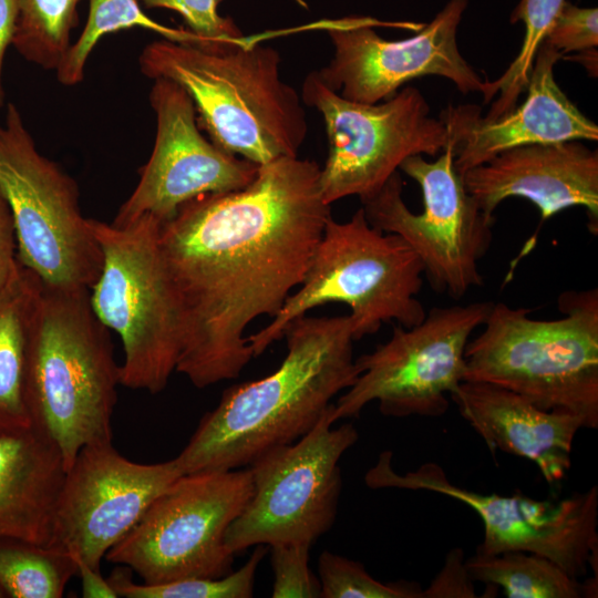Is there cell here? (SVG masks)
<instances>
[{
	"label": "cell",
	"mask_w": 598,
	"mask_h": 598,
	"mask_svg": "<svg viewBox=\"0 0 598 598\" xmlns=\"http://www.w3.org/2000/svg\"><path fill=\"white\" fill-rule=\"evenodd\" d=\"M543 41L559 51L563 56L566 53L597 48V8H581L565 0L549 24Z\"/></svg>",
	"instance_id": "obj_32"
},
{
	"label": "cell",
	"mask_w": 598,
	"mask_h": 598,
	"mask_svg": "<svg viewBox=\"0 0 598 598\" xmlns=\"http://www.w3.org/2000/svg\"><path fill=\"white\" fill-rule=\"evenodd\" d=\"M466 190L489 216L508 197H523L542 223L574 206L585 207L598 234V153L581 141L536 143L506 150L462 175Z\"/></svg>",
	"instance_id": "obj_19"
},
{
	"label": "cell",
	"mask_w": 598,
	"mask_h": 598,
	"mask_svg": "<svg viewBox=\"0 0 598 598\" xmlns=\"http://www.w3.org/2000/svg\"><path fill=\"white\" fill-rule=\"evenodd\" d=\"M89 223L102 252L90 303L122 340L120 384L156 394L176 371L183 347L179 305L159 245L162 224L151 216L125 226Z\"/></svg>",
	"instance_id": "obj_7"
},
{
	"label": "cell",
	"mask_w": 598,
	"mask_h": 598,
	"mask_svg": "<svg viewBox=\"0 0 598 598\" xmlns=\"http://www.w3.org/2000/svg\"><path fill=\"white\" fill-rule=\"evenodd\" d=\"M493 302L433 307L411 327H393L391 338L355 359V382L333 403L332 419L358 417L370 402L385 416L439 417L465 379V350Z\"/></svg>",
	"instance_id": "obj_13"
},
{
	"label": "cell",
	"mask_w": 598,
	"mask_h": 598,
	"mask_svg": "<svg viewBox=\"0 0 598 598\" xmlns=\"http://www.w3.org/2000/svg\"><path fill=\"white\" fill-rule=\"evenodd\" d=\"M252 493L249 467L184 474L146 509L105 555L147 585L190 577H223L234 554L225 544L229 525Z\"/></svg>",
	"instance_id": "obj_9"
},
{
	"label": "cell",
	"mask_w": 598,
	"mask_h": 598,
	"mask_svg": "<svg viewBox=\"0 0 598 598\" xmlns=\"http://www.w3.org/2000/svg\"><path fill=\"white\" fill-rule=\"evenodd\" d=\"M400 169L420 186L423 210L413 213L403 198L399 172L370 198L361 202L368 221L400 236L414 250L435 291L463 297L483 285L478 261L493 239L494 216L484 213L466 190L450 146L432 162L408 157Z\"/></svg>",
	"instance_id": "obj_12"
},
{
	"label": "cell",
	"mask_w": 598,
	"mask_h": 598,
	"mask_svg": "<svg viewBox=\"0 0 598 598\" xmlns=\"http://www.w3.org/2000/svg\"><path fill=\"white\" fill-rule=\"evenodd\" d=\"M310 547L307 543H280L269 546L274 598H320L319 578L309 567Z\"/></svg>",
	"instance_id": "obj_30"
},
{
	"label": "cell",
	"mask_w": 598,
	"mask_h": 598,
	"mask_svg": "<svg viewBox=\"0 0 598 598\" xmlns=\"http://www.w3.org/2000/svg\"><path fill=\"white\" fill-rule=\"evenodd\" d=\"M62 455L33 426L0 435V539L45 546L64 480Z\"/></svg>",
	"instance_id": "obj_21"
},
{
	"label": "cell",
	"mask_w": 598,
	"mask_h": 598,
	"mask_svg": "<svg viewBox=\"0 0 598 598\" xmlns=\"http://www.w3.org/2000/svg\"><path fill=\"white\" fill-rule=\"evenodd\" d=\"M450 399L491 451L535 463L549 484L566 477L574 440L584 429L576 414L540 409L513 391L486 382L463 381Z\"/></svg>",
	"instance_id": "obj_20"
},
{
	"label": "cell",
	"mask_w": 598,
	"mask_h": 598,
	"mask_svg": "<svg viewBox=\"0 0 598 598\" xmlns=\"http://www.w3.org/2000/svg\"><path fill=\"white\" fill-rule=\"evenodd\" d=\"M392 453L380 454L364 482L370 488L429 491L454 498L471 507L484 527L476 553L497 555L525 551L544 556L571 577L579 579L598 557V487L566 498L537 501L525 495L481 494L457 486L444 470L427 462L414 471L399 474Z\"/></svg>",
	"instance_id": "obj_15"
},
{
	"label": "cell",
	"mask_w": 598,
	"mask_h": 598,
	"mask_svg": "<svg viewBox=\"0 0 598 598\" xmlns=\"http://www.w3.org/2000/svg\"><path fill=\"white\" fill-rule=\"evenodd\" d=\"M32 286V272L21 265L16 279L0 295V435L32 426L25 401L27 329Z\"/></svg>",
	"instance_id": "obj_22"
},
{
	"label": "cell",
	"mask_w": 598,
	"mask_h": 598,
	"mask_svg": "<svg viewBox=\"0 0 598 598\" xmlns=\"http://www.w3.org/2000/svg\"><path fill=\"white\" fill-rule=\"evenodd\" d=\"M313 161L260 165L246 187L182 205L161 225L182 318L176 371L198 389L236 379L254 358L245 331L300 286L331 217Z\"/></svg>",
	"instance_id": "obj_1"
},
{
	"label": "cell",
	"mask_w": 598,
	"mask_h": 598,
	"mask_svg": "<svg viewBox=\"0 0 598 598\" xmlns=\"http://www.w3.org/2000/svg\"><path fill=\"white\" fill-rule=\"evenodd\" d=\"M117 385L120 365L90 289L53 287L33 275L25 401L32 426L59 448L65 472L82 447L112 442Z\"/></svg>",
	"instance_id": "obj_4"
},
{
	"label": "cell",
	"mask_w": 598,
	"mask_h": 598,
	"mask_svg": "<svg viewBox=\"0 0 598 598\" xmlns=\"http://www.w3.org/2000/svg\"><path fill=\"white\" fill-rule=\"evenodd\" d=\"M80 0H18V18L12 44L28 61L55 70L71 43L78 25Z\"/></svg>",
	"instance_id": "obj_26"
},
{
	"label": "cell",
	"mask_w": 598,
	"mask_h": 598,
	"mask_svg": "<svg viewBox=\"0 0 598 598\" xmlns=\"http://www.w3.org/2000/svg\"><path fill=\"white\" fill-rule=\"evenodd\" d=\"M565 0H520L511 14V23L523 22L525 34L520 50L507 70L495 81H485L484 103L496 94L486 118H496L516 106L526 90L536 52L545 33Z\"/></svg>",
	"instance_id": "obj_27"
},
{
	"label": "cell",
	"mask_w": 598,
	"mask_h": 598,
	"mask_svg": "<svg viewBox=\"0 0 598 598\" xmlns=\"http://www.w3.org/2000/svg\"><path fill=\"white\" fill-rule=\"evenodd\" d=\"M78 574L63 553L17 539H0V589L12 598H60Z\"/></svg>",
	"instance_id": "obj_25"
},
{
	"label": "cell",
	"mask_w": 598,
	"mask_h": 598,
	"mask_svg": "<svg viewBox=\"0 0 598 598\" xmlns=\"http://www.w3.org/2000/svg\"><path fill=\"white\" fill-rule=\"evenodd\" d=\"M3 596H4V595H3V592H2L1 589H0V597H3Z\"/></svg>",
	"instance_id": "obj_38"
},
{
	"label": "cell",
	"mask_w": 598,
	"mask_h": 598,
	"mask_svg": "<svg viewBox=\"0 0 598 598\" xmlns=\"http://www.w3.org/2000/svg\"><path fill=\"white\" fill-rule=\"evenodd\" d=\"M150 103L156 115L153 152L113 225L125 226L144 216L164 224L196 197L238 190L255 179L257 164L202 134L195 105L177 83L154 79Z\"/></svg>",
	"instance_id": "obj_17"
},
{
	"label": "cell",
	"mask_w": 598,
	"mask_h": 598,
	"mask_svg": "<svg viewBox=\"0 0 598 598\" xmlns=\"http://www.w3.org/2000/svg\"><path fill=\"white\" fill-rule=\"evenodd\" d=\"M563 317L537 320L532 309L492 305L465 350V379L513 391L540 409L576 414L598 427V290L558 298Z\"/></svg>",
	"instance_id": "obj_5"
},
{
	"label": "cell",
	"mask_w": 598,
	"mask_h": 598,
	"mask_svg": "<svg viewBox=\"0 0 598 598\" xmlns=\"http://www.w3.org/2000/svg\"><path fill=\"white\" fill-rule=\"evenodd\" d=\"M332 410L333 403L306 435L248 466L251 496L225 535L234 555L256 545H312L332 527L342 486L339 461L359 439L351 423L332 427Z\"/></svg>",
	"instance_id": "obj_14"
},
{
	"label": "cell",
	"mask_w": 598,
	"mask_h": 598,
	"mask_svg": "<svg viewBox=\"0 0 598 598\" xmlns=\"http://www.w3.org/2000/svg\"><path fill=\"white\" fill-rule=\"evenodd\" d=\"M20 267L12 214L0 192V295L16 279Z\"/></svg>",
	"instance_id": "obj_34"
},
{
	"label": "cell",
	"mask_w": 598,
	"mask_h": 598,
	"mask_svg": "<svg viewBox=\"0 0 598 598\" xmlns=\"http://www.w3.org/2000/svg\"><path fill=\"white\" fill-rule=\"evenodd\" d=\"M0 192L12 214L22 267L53 287L91 289L102 252L81 214L76 182L37 150L12 103L0 125Z\"/></svg>",
	"instance_id": "obj_8"
},
{
	"label": "cell",
	"mask_w": 598,
	"mask_h": 598,
	"mask_svg": "<svg viewBox=\"0 0 598 598\" xmlns=\"http://www.w3.org/2000/svg\"><path fill=\"white\" fill-rule=\"evenodd\" d=\"M18 18V0H0V106L3 103L2 65L9 44H12Z\"/></svg>",
	"instance_id": "obj_35"
},
{
	"label": "cell",
	"mask_w": 598,
	"mask_h": 598,
	"mask_svg": "<svg viewBox=\"0 0 598 598\" xmlns=\"http://www.w3.org/2000/svg\"><path fill=\"white\" fill-rule=\"evenodd\" d=\"M563 54L540 43L527 84L526 100L509 112L486 118L475 104H447L444 124L460 175L517 146L565 141H597L598 126L568 99L554 78Z\"/></svg>",
	"instance_id": "obj_18"
},
{
	"label": "cell",
	"mask_w": 598,
	"mask_h": 598,
	"mask_svg": "<svg viewBox=\"0 0 598 598\" xmlns=\"http://www.w3.org/2000/svg\"><path fill=\"white\" fill-rule=\"evenodd\" d=\"M467 0H450L429 22H386L344 17L319 22L333 47L330 62L316 70L342 97L375 104L413 79L437 75L463 94L483 92L484 83L461 54L456 34Z\"/></svg>",
	"instance_id": "obj_11"
},
{
	"label": "cell",
	"mask_w": 598,
	"mask_h": 598,
	"mask_svg": "<svg viewBox=\"0 0 598 598\" xmlns=\"http://www.w3.org/2000/svg\"><path fill=\"white\" fill-rule=\"evenodd\" d=\"M423 275L422 261L406 241L373 227L362 207L344 223L331 216L300 289L268 326L246 337L247 342L258 357L283 338L291 321L329 302L350 308L354 341L391 321L411 328L426 315L417 299Z\"/></svg>",
	"instance_id": "obj_6"
},
{
	"label": "cell",
	"mask_w": 598,
	"mask_h": 598,
	"mask_svg": "<svg viewBox=\"0 0 598 598\" xmlns=\"http://www.w3.org/2000/svg\"><path fill=\"white\" fill-rule=\"evenodd\" d=\"M302 102L323 118L329 152L320 171V189L331 205L355 195L373 196L413 155L436 156L448 143L447 131L420 90L405 86L375 104L349 101L327 87L316 71L307 74Z\"/></svg>",
	"instance_id": "obj_10"
},
{
	"label": "cell",
	"mask_w": 598,
	"mask_h": 598,
	"mask_svg": "<svg viewBox=\"0 0 598 598\" xmlns=\"http://www.w3.org/2000/svg\"><path fill=\"white\" fill-rule=\"evenodd\" d=\"M147 8L177 12L192 31L208 43L235 42L244 38L235 22L218 12L220 0H142Z\"/></svg>",
	"instance_id": "obj_31"
},
{
	"label": "cell",
	"mask_w": 598,
	"mask_h": 598,
	"mask_svg": "<svg viewBox=\"0 0 598 598\" xmlns=\"http://www.w3.org/2000/svg\"><path fill=\"white\" fill-rule=\"evenodd\" d=\"M280 63L275 48L245 37L203 45L164 39L138 58L145 76L187 92L213 143L258 166L299 156L308 134L301 95L282 81Z\"/></svg>",
	"instance_id": "obj_3"
},
{
	"label": "cell",
	"mask_w": 598,
	"mask_h": 598,
	"mask_svg": "<svg viewBox=\"0 0 598 598\" xmlns=\"http://www.w3.org/2000/svg\"><path fill=\"white\" fill-rule=\"evenodd\" d=\"M182 475L175 458L141 464L112 442L82 447L65 472L44 547L100 570L107 551Z\"/></svg>",
	"instance_id": "obj_16"
},
{
	"label": "cell",
	"mask_w": 598,
	"mask_h": 598,
	"mask_svg": "<svg viewBox=\"0 0 598 598\" xmlns=\"http://www.w3.org/2000/svg\"><path fill=\"white\" fill-rule=\"evenodd\" d=\"M268 547L256 545L246 564L223 577H190L147 585L135 584L128 571L118 568L107 580L118 597L126 598H249L254 595L256 570Z\"/></svg>",
	"instance_id": "obj_28"
},
{
	"label": "cell",
	"mask_w": 598,
	"mask_h": 598,
	"mask_svg": "<svg viewBox=\"0 0 598 598\" xmlns=\"http://www.w3.org/2000/svg\"><path fill=\"white\" fill-rule=\"evenodd\" d=\"M463 560V550H450L441 571L430 586L422 590L423 598H473L476 597L473 585Z\"/></svg>",
	"instance_id": "obj_33"
},
{
	"label": "cell",
	"mask_w": 598,
	"mask_h": 598,
	"mask_svg": "<svg viewBox=\"0 0 598 598\" xmlns=\"http://www.w3.org/2000/svg\"><path fill=\"white\" fill-rule=\"evenodd\" d=\"M78 574L81 579L82 596L85 598H117V594L107 579L103 578L100 570L75 561Z\"/></svg>",
	"instance_id": "obj_36"
},
{
	"label": "cell",
	"mask_w": 598,
	"mask_h": 598,
	"mask_svg": "<svg viewBox=\"0 0 598 598\" xmlns=\"http://www.w3.org/2000/svg\"><path fill=\"white\" fill-rule=\"evenodd\" d=\"M320 598H423L419 585L383 584L355 560L323 550L318 561Z\"/></svg>",
	"instance_id": "obj_29"
},
{
	"label": "cell",
	"mask_w": 598,
	"mask_h": 598,
	"mask_svg": "<svg viewBox=\"0 0 598 598\" xmlns=\"http://www.w3.org/2000/svg\"><path fill=\"white\" fill-rule=\"evenodd\" d=\"M287 354L271 374L226 389L175 457L183 474L249 466L306 435L359 370L349 315L302 316L285 329Z\"/></svg>",
	"instance_id": "obj_2"
},
{
	"label": "cell",
	"mask_w": 598,
	"mask_h": 598,
	"mask_svg": "<svg viewBox=\"0 0 598 598\" xmlns=\"http://www.w3.org/2000/svg\"><path fill=\"white\" fill-rule=\"evenodd\" d=\"M133 27L151 30L179 43H208L187 29L169 28L154 21L142 11L137 0H90L86 25L55 69L59 82L66 86L79 84L84 78L87 58L99 40L107 33Z\"/></svg>",
	"instance_id": "obj_24"
},
{
	"label": "cell",
	"mask_w": 598,
	"mask_h": 598,
	"mask_svg": "<svg viewBox=\"0 0 598 598\" xmlns=\"http://www.w3.org/2000/svg\"><path fill=\"white\" fill-rule=\"evenodd\" d=\"M574 60L580 62L591 76H597V50L596 48L578 52L573 56Z\"/></svg>",
	"instance_id": "obj_37"
},
{
	"label": "cell",
	"mask_w": 598,
	"mask_h": 598,
	"mask_svg": "<svg viewBox=\"0 0 598 598\" xmlns=\"http://www.w3.org/2000/svg\"><path fill=\"white\" fill-rule=\"evenodd\" d=\"M474 581L498 586L508 598H580L585 584L568 575L553 560L533 553H475L464 560Z\"/></svg>",
	"instance_id": "obj_23"
}]
</instances>
